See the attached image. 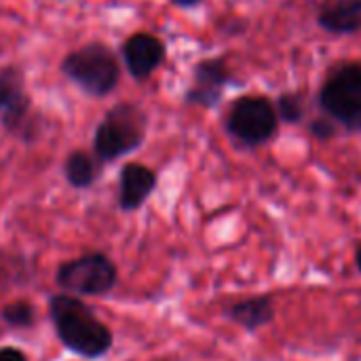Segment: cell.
Returning <instances> with one entry per match:
<instances>
[{"instance_id":"3","label":"cell","mask_w":361,"mask_h":361,"mask_svg":"<svg viewBox=\"0 0 361 361\" xmlns=\"http://www.w3.org/2000/svg\"><path fill=\"white\" fill-rule=\"evenodd\" d=\"M59 68L66 78L91 97L110 95L121 80L116 53L106 42H87L70 51Z\"/></svg>"},{"instance_id":"17","label":"cell","mask_w":361,"mask_h":361,"mask_svg":"<svg viewBox=\"0 0 361 361\" xmlns=\"http://www.w3.org/2000/svg\"><path fill=\"white\" fill-rule=\"evenodd\" d=\"M334 125H332V121L330 118H317L313 125H311V133L315 135V137H319V140H328V137H332L334 135Z\"/></svg>"},{"instance_id":"16","label":"cell","mask_w":361,"mask_h":361,"mask_svg":"<svg viewBox=\"0 0 361 361\" xmlns=\"http://www.w3.org/2000/svg\"><path fill=\"white\" fill-rule=\"evenodd\" d=\"M277 116L283 123H300L305 116V104L302 97L296 93H283L277 102Z\"/></svg>"},{"instance_id":"13","label":"cell","mask_w":361,"mask_h":361,"mask_svg":"<svg viewBox=\"0 0 361 361\" xmlns=\"http://www.w3.org/2000/svg\"><path fill=\"white\" fill-rule=\"evenodd\" d=\"M63 178L76 190L91 188L95 184V180L99 178L97 157L89 154L85 150H72L63 161Z\"/></svg>"},{"instance_id":"11","label":"cell","mask_w":361,"mask_h":361,"mask_svg":"<svg viewBox=\"0 0 361 361\" xmlns=\"http://www.w3.org/2000/svg\"><path fill=\"white\" fill-rule=\"evenodd\" d=\"M224 315L237 324L239 328H243L245 332L250 334H256L258 330L267 328L269 324L275 322V302L269 294H258V296H252V298H245V300H237L233 302Z\"/></svg>"},{"instance_id":"8","label":"cell","mask_w":361,"mask_h":361,"mask_svg":"<svg viewBox=\"0 0 361 361\" xmlns=\"http://www.w3.org/2000/svg\"><path fill=\"white\" fill-rule=\"evenodd\" d=\"M233 76L224 63V59L212 57L203 59L192 70V85L184 95L186 104L201 106V108H216L231 85Z\"/></svg>"},{"instance_id":"12","label":"cell","mask_w":361,"mask_h":361,"mask_svg":"<svg viewBox=\"0 0 361 361\" xmlns=\"http://www.w3.org/2000/svg\"><path fill=\"white\" fill-rule=\"evenodd\" d=\"M317 21L326 32L353 34L361 30V0H326L317 13Z\"/></svg>"},{"instance_id":"1","label":"cell","mask_w":361,"mask_h":361,"mask_svg":"<svg viewBox=\"0 0 361 361\" xmlns=\"http://www.w3.org/2000/svg\"><path fill=\"white\" fill-rule=\"evenodd\" d=\"M49 319L59 343L82 360H102L112 349L114 336L110 328L78 296L66 292L51 296Z\"/></svg>"},{"instance_id":"10","label":"cell","mask_w":361,"mask_h":361,"mask_svg":"<svg viewBox=\"0 0 361 361\" xmlns=\"http://www.w3.org/2000/svg\"><path fill=\"white\" fill-rule=\"evenodd\" d=\"M159 176L142 163H125L118 173V207L123 212L140 209L157 190Z\"/></svg>"},{"instance_id":"9","label":"cell","mask_w":361,"mask_h":361,"mask_svg":"<svg viewBox=\"0 0 361 361\" xmlns=\"http://www.w3.org/2000/svg\"><path fill=\"white\" fill-rule=\"evenodd\" d=\"M123 59L129 74L135 80H144L157 72V68L165 59V44L161 38L148 32L131 34L123 44Z\"/></svg>"},{"instance_id":"7","label":"cell","mask_w":361,"mask_h":361,"mask_svg":"<svg viewBox=\"0 0 361 361\" xmlns=\"http://www.w3.org/2000/svg\"><path fill=\"white\" fill-rule=\"evenodd\" d=\"M0 123L8 133H15L25 142L36 137L32 99L25 91L23 72L17 66L0 70Z\"/></svg>"},{"instance_id":"4","label":"cell","mask_w":361,"mask_h":361,"mask_svg":"<svg viewBox=\"0 0 361 361\" xmlns=\"http://www.w3.org/2000/svg\"><path fill=\"white\" fill-rule=\"evenodd\" d=\"M55 281L72 296H108L118 283V269L104 252H89L63 262Z\"/></svg>"},{"instance_id":"14","label":"cell","mask_w":361,"mask_h":361,"mask_svg":"<svg viewBox=\"0 0 361 361\" xmlns=\"http://www.w3.org/2000/svg\"><path fill=\"white\" fill-rule=\"evenodd\" d=\"M0 319L11 326V328H17V330H25V328H32L34 322H36V311L30 302L25 300H15V302H8L6 307H2L0 311Z\"/></svg>"},{"instance_id":"15","label":"cell","mask_w":361,"mask_h":361,"mask_svg":"<svg viewBox=\"0 0 361 361\" xmlns=\"http://www.w3.org/2000/svg\"><path fill=\"white\" fill-rule=\"evenodd\" d=\"M30 277L27 262L21 256L8 254L0 250V286L4 283H19Z\"/></svg>"},{"instance_id":"2","label":"cell","mask_w":361,"mask_h":361,"mask_svg":"<svg viewBox=\"0 0 361 361\" xmlns=\"http://www.w3.org/2000/svg\"><path fill=\"white\" fill-rule=\"evenodd\" d=\"M146 129L148 116L137 104H116L104 114V118L95 127L93 154L99 163H112L137 150L146 137Z\"/></svg>"},{"instance_id":"19","label":"cell","mask_w":361,"mask_h":361,"mask_svg":"<svg viewBox=\"0 0 361 361\" xmlns=\"http://www.w3.org/2000/svg\"><path fill=\"white\" fill-rule=\"evenodd\" d=\"M169 2H173L176 6H182V8H195L201 4V0H169Z\"/></svg>"},{"instance_id":"20","label":"cell","mask_w":361,"mask_h":361,"mask_svg":"<svg viewBox=\"0 0 361 361\" xmlns=\"http://www.w3.org/2000/svg\"><path fill=\"white\" fill-rule=\"evenodd\" d=\"M355 267H357V271H360L361 275V243L357 245V250H355Z\"/></svg>"},{"instance_id":"6","label":"cell","mask_w":361,"mask_h":361,"mask_svg":"<svg viewBox=\"0 0 361 361\" xmlns=\"http://www.w3.org/2000/svg\"><path fill=\"white\" fill-rule=\"evenodd\" d=\"M279 125L277 110L271 99L260 95H245L233 102L226 129L243 146H260L269 142Z\"/></svg>"},{"instance_id":"18","label":"cell","mask_w":361,"mask_h":361,"mask_svg":"<svg viewBox=\"0 0 361 361\" xmlns=\"http://www.w3.org/2000/svg\"><path fill=\"white\" fill-rule=\"evenodd\" d=\"M0 361H27V357L17 347H2L0 349Z\"/></svg>"},{"instance_id":"5","label":"cell","mask_w":361,"mask_h":361,"mask_svg":"<svg viewBox=\"0 0 361 361\" xmlns=\"http://www.w3.org/2000/svg\"><path fill=\"white\" fill-rule=\"evenodd\" d=\"M319 102L332 121L361 129V63L349 61L334 68L322 87Z\"/></svg>"}]
</instances>
